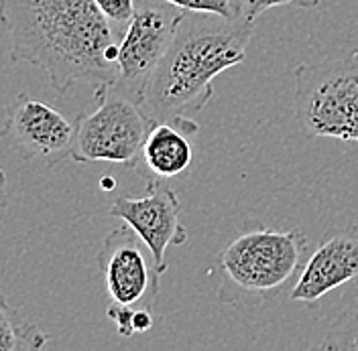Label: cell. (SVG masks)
<instances>
[{
	"instance_id": "obj_5",
	"label": "cell",
	"mask_w": 358,
	"mask_h": 351,
	"mask_svg": "<svg viewBox=\"0 0 358 351\" xmlns=\"http://www.w3.org/2000/svg\"><path fill=\"white\" fill-rule=\"evenodd\" d=\"M96 110L80 114L71 158L138 169L153 118L138 102L112 86L96 88Z\"/></svg>"
},
{
	"instance_id": "obj_6",
	"label": "cell",
	"mask_w": 358,
	"mask_h": 351,
	"mask_svg": "<svg viewBox=\"0 0 358 351\" xmlns=\"http://www.w3.org/2000/svg\"><path fill=\"white\" fill-rule=\"evenodd\" d=\"M183 10L159 0H138L133 21L118 41V77L112 88L143 102L159 61L173 41Z\"/></svg>"
},
{
	"instance_id": "obj_13",
	"label": "cell",
	"mask_w": 358,
	"mask_h": 351,
	"mask_svg": "<svg viewBox=\"0 0 358 351\" xmlns=\"http://www.w3.org/2000/svg\"><path fill=\"white\" fill-rule=\"evenodd\" d=\"M317 348L332 351H358V307L350 308L340 319H336L334 325Z\"/></svg>"
},
{
	"instance_id": "obj_11",
	"label": "cell",
	"mask_w": 358,
	"mask_h": 351,
	"mask_svg": "<svg viewBox=\"0 0 358 351\" xmlns=\"http://www.w3.org/2000/svg\"><path fill=\"white\" fill-rule=\"evenodd\" d=\"M187 136L189 134L179 130L171 122H153L141 156V165L149 171L151 179H171L189 169L194 147Z\"/></svg>"
},
{
	"instance_id": "obj_18",
	"label": "cell",
	"mask_w": 358,
	"mask_h": 351,
	"mask_svg": "<svg viewBox=\"0 0 358 351\" xmlns=\"http://www.w3.org/2000/svg\"><path fill=\"white\" fill-rule=\"evenodd\" d=\"M100 185H102L106 191H110L112 187H114V181H112V179H102V183H100Z\"/></svg>"
},
{
	"instance_id": "obj_3",
	"label": "cell",
	"mask_w": 358,
	"mask_h": 351,
	"mask_svg": "<svg viewBox=\"0 0 358 351\" xmlns=\"http://www.w3.org/2000/svg\"><path fill=\"white\" fill-rule=\"evenodd\" d=\"M308 256L310 241L297 227L243 232L216 258L218 301L222 305L275 303L297 283Z\"/></svg>"
},
{
	"instance_id": "obj_14",
	"label": "cell",
	"mask_w": 358,
	"mask_h": 351,
	"mask_svg": "<svg viewBox=\"0 0 358 351\" xmlns=\"http://www.w3.org/2000/svg\"><path fill=\"white\" fill-rule=\"evenodd\" d=\"M236 17L255 22L263 13L279 6H299V8H317L322 0H232Z\"/></svg>"
},
{
	"instance_id": "obj_15",
	"label": "cell",
	"mask_w": 358,
	"mask_h": 351,
	"mask_svg": "<svg viewBox=\"0 0 358 351\" xmlns=\"http://www.w3.org/2000/svg\"><path fill=\"white\" fill-rule=\"evenodd\" d=\"M94 2L102 10V15L106 17V21L110 22L114 33L120 39L124 35L127 27L133 21L138 0H94Z\"/></svg>"
},
{
	"instance_id": "obj_10",
	"label": "cell",
	"mask_w": 358,
	"mask_h": 351,
	"mask_svg": "<svg viewBox=\"0 0 358 351\" xmlns=\"http://www.w3.org/2000/svg\"><path fill=\"white\" fill-rule=\"evenodd\" d=\"M342 286H358V225L330 227L308 256L289 292V301L317 308L320 301Z\"/></svg>"
},
{
	"instance_id": "obj_9",
	"label": "cell",
	"mask_w": 358,
	"mask_h": 351,
	"mask_svg": "<svg viewBox=\"0 0 358 351\" xmlns=\"http://www.w3.org/2000/svg\"><path fill=\"white\" fill-rule=\"evenodd\" d=\"M181 201L165 179H149L145 197H116L110 205V216L133 227L136 236L151 250L157 270L163 274L169 246L187 241V230L181 225Z\"/></svg>"
},
{
	"instance_id": "obj_1",
	"label": "cell",
	"mask_w": 358,
	"mask_h": 351,
	"mask_svg": "<svg viewBox=\"0 0 358 351\" xmlns=\"http://www.w3.org/2000/svg\"><path fill=\"white\" fill-rule=\"evenodd\" d=\"M0 27L10 61L39 67L59 94L118 77L120 39L94 0H0Z\"/></svg>"
},
{
	"instance_id": "obj_8",
	"label": "cell",
	"mask_w": 358,
	"mask_h": 351,
	"mask_svg": "<svg viewBox=\"0 0 358 351\" xmlns=\"http://www.w3.org/2000/svg\"><path fill=\"white\" fill-rule=\"evenodd\" d=\"M112 305L131 308L155 307L159 276L151 250L127 223L112 230L96 256Z\"/></svg>"
},
{
	"instance_id": "obj_16",
	"label": "cell",
	"mask_w": 358,
	"mask_h": 351,
	"mask_svg": "<svg viewBox=\"0 0 358 351\" xmlns=\"http://www.w3.org/2000/svg\"><path fill=\"white\" fill-rule=\"evenodd\" d=\"M159 2L176 6L183 13H206V15H218L224 19H236L232 0H159Z\"/></svg>"
},
{
	"instance_id": "obj_17",
	"label": "cell",
	"mask_w": 358,
	"mask_h": 351,
	"mask_svg": "<svg viewBox=\"0 0 358 351\" xmlns=\"http://www.w3.org/2000/svg\"><path fill=\"white\" fill-rule=\"evenodd\" d=\"M8 207V193H6V173L0 169V209Z\"/></svg>"
},
{
	"instance_id": "obj_2",
	"label": "cell",
	"mask_w": 358,
	"mask_h": 351,
	"mask_svg": "<svg viewBox=\"0 0 358 351\" xmlns=\"http://www.w3.org/2000/svg\"><path fill=\"white\" fill-rule=\"evenodd\" d=\"M252 33L255 22L241 17L185 13L147 86L143 110L185 134H198L194 116L212 100L214 80L245 61Z\"/></svg>"
},
{
	"instance_id": "obj_7",
	"label": "cell",
	"mask_w": 358,
	"mask_h": 351,
	"mask_svg": "<svg viewBox=\"0 0 358 351\" xmlns=\"http://www.w3.org/2000/svg\"><path fill=\"white\" fill-rule=\"evenodd\" d=\"M78 132V120H69L57 108L29 94L17 96L0 128V140L21 156L22 160L43 158L47 167L71 158Z\"/></svg>"
},
{
	"instance_id": "obj_12",
	"label": "cell",
	"mask_w": 358,
	"mask_h": 351,
	"mask_svg": "<svg viewBox=\"0 0 358 351\" xmlns=\"http://www.w3.org/2000/svg\"><path fill=\"white\" fill-rule=\"evenodd\" d=\"M47 343L49 335L21 317V313L10 307L0 292V351L43 350Z\"/></svg>"
},
{
	"instance_id": "obj_4",
	"label": "cell",
	"mask_w": 358,
	"mask_h": 351,
	"mask_svg": "<svg viewBox=\"0 0 358 351\" xmlns=\"http://www.w3.org/2000/svg\"><path fill=\"white\" fill-rule=\"evenodd\" d=\"M295 80V120L308 138L358 142V57L299 64Z\"/></svg>"
}]
</instances>
